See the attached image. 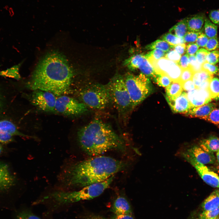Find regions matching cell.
<instances>
[{
	"label": "cell",
	"mask_w": 219,
	"mask_h": 219,
	"mask_svg": "<svg viewBox=\"0 0 219 219\" xmlns=\"http://www.w3.org/2000/svg\"><path fill=\"white\" fill-rule=\"evenodd\" d=\"M70 63L62 53L56 50L49 52L39 61L27 88L49 92L56 96L68 93L74 75Z\"/></svg>",
	"instance_id": "cell-1"
},
{
	"label": "cell",
	"mask_w": 219,
	"mask_h": 219,
	"mask_svg": "<svg viewBox=\"0 0 219 219\" xmlns=\"http://www.w3.org/2000/svg\"><path fill=\"white\" fill-rule=\"evenodd\" d=\"M125 165L122 161L110 157L94 156L66 168L62 173L61 180L68 187H84L108 179Z\"/></svg>",
	"instance_id": "cell-2"
},
{
	"label": "cell",
	"mask_w": 219,
	"mask_h": 219,
	"mask_svg": "<svg viewBox=\"0 0 219 219\" xmlns=\"http://www.w3.org/2000/svg\"><path fill=\"white\" fill-rule=\"evenodd\" d=\"M77 139L82 150L89 155H100L111 150L123 151V139L108 123L95 119L80 129Z\"/></svg>",
	"instance_id": "cell-3"
},
{
	"label": "cell",
	"mask_w": 219,
	"mask_h": 219,
	"mask_svg": "<svg viewBox=\"0 0 219 219\" xmlns=\"http://www.w3.org/2000/svg\"><path fill=\"white\" fill-rule=\"evenodd\" d=\"M114 178L113 176L103 182L85 186L78 191L54 192L45 196L42 200H51L55 204L61 206L80 200H91L102 194L109 187Z\"/></svg>",
	"instance_id": "cell-4"
},
{
	"label": "cell",
	"mask_w": 219,
	"mask_h": 219,
	"mask_svg": "<svg viewBox=\"0 0 219 219\" xmlns=\"http://www.w3.org/2000/svg\"><path fill=\"white\" fill-rule=\"evenodd\" d=\"M123 77L132 109L151 93L152 87L147 77L142 73L137 75L128 73Z\"/></svg>",
	"instance_id": "cell-5"
},
{
	"label": "cell",
	"mask_w": 219,
	"mask_h": 219,
	"mask_svg": "<svg viewBox=\"0 0 219 219\" xmlns=\"http://www.w3.org/2000/svg\"><path fill=\"white\" fill-rule=\"evenodd\" d=\"M79 96L82 102L88 108L94 109H104L112 103L106 85H89L80 91Z\"/></svg>",
	"instance_id": "cell-6"
},
{
	"label": "cell",
	"mask_w": 219,
	"mask_h": 219,
	"mask_svg": "<svg viewBox=\"0 0 219 219\" xmlns=\"http://www.w3.org/2000/svg\"><path fill=\"white\" fill-rule=\"evenodd\" d=\"M106 85L112 103L119 113H124L132 109L130 97L123 76L115 75Z\"/></svg>",
	"instance_id": "cell-7"
},
{
	"label": "cell",
	"mask_w": 219,
	"mask_h": 219,
	"mask_svg": "<svg viewBox=\"0 0 219 219\" xmlns=\"http://www.w3.org/2000/svg\"><path fill=\"white\" fill-rule=\"evenodd\" d=\"M56 112L67 116H76L87 111V107L82 102L64 95L57 98Z\"/></svg>",
	"instance_id": "cell-8"
},
{
	"label": "cell",
	"mask_w": 219,
	"mask_h": 219,
	"mask_svg": "<svg viewBox=\"0 0 219 219\" xmlns=\"http://www.w3.org/2000/svg\"><path fill=\"white\" fill-rule=\"evenodd\" d=\"M147 60L157 74L167 76L172 82H179L182 69L178 63L165 57L157 60Z\"/></svg>",
	"instance_id": "cell-9"
},
{
	"label": "cell",
	"mask_w": 219,
	"mask_h": 219,
	"mask_svg": "<svg viewBox=\"0 0 219 219\" xmlns=\"http://www.w3.org/2000/svg\"><path fill=\"white\" fill-rule=\"evenodd\" d=\"M57 98L53 93L46 91L33 90L30 96L32 104L42 111L50 112H56L55 106Z\"/></svg>",
	"instance_id": "cell-10"
},
{
	"label": "cell",
	"mask_w": 219,
	"mask_h": 219,
	"mask_svg": "<svg viewBox=\"0 0 219 219\" xmlns=\"http://www.w3.org/2000/svg\"><path fill=\"white\" fill-rule=\"evenodd\" d=\"M124 64L130 69H139L141 73L153 79L157 75L151 64L143 54H137L131 56L125 61Z\"/></svg>",
	"instance_id": "cell-11"
},
{
	"label": "cell",
	"mask_w": 219,
	"mask_h": 219,
	"mask_svg": "<svg viewBox=\"0 0 219 219\" xmlns=\"http://www.w3.org/2000/svg\"><path fill=\"white\" fill-rule=\"evenodd\" d=\"M182 156L186 160L193 159L203 165L214 164L216 161L214 153L205 151L200 146H194L187 149L183 153Z\"/></svg>",
	"instance_id": "cell-12"
},
{
	"label": "cell",
	"mask_w": 219,
	"mask_h": 219,
	"mask_svg": "<svg viewBox=\"0 0 219 219\" xmlns=\"http://www.w3.org/2000/svg\"><path fill=\"white\" fill-rule=\"evenodd\" d=\"M187 161L196 169L203 180L210 186L219 189V176L207 167L198 162L195 160L189 159Z\"/></svg>",
	"instance_id": "cell-13"
},
{
	"label": "cell",
	"mask_w": 219,
	"mask_h": 219,
	"mask_svg": "<svg viewBox=\"0 0 219 219\" xmlns=\"http://www.w3.org/2000/svg\"><path fill=\"white\" fill-rule=\"evenodd\" d=\"M186 93L192 108L206 104L212 99L208 89L196 88Z\"/></svg>",
	"instance_id": "cell-14"
},
{
	"label": "cell",
	"mask_w": 219,
	"mask_h": 219,
	"mask_svg": "<svg viewBox=\"0 0 219 219\" xmlns=\"http://www.w3.org/2000/svg\"><path fill=\"white\" fill-rule=\"evenodd\" d=\"M173 112L185 114L192 108L187 93L182 92L174 100H166Z\"/></svg>",
	"instance_id": "cell-15"
},
{
	"label": "cell",
	"mask_w": 219,
	"mask_h": 219,
	"mask_svg": "<svg viewBox=\"0 0 219 219\" xmlns=\"http://www.w3.org/2000/svg\"><path fill=\"white\" fill-rule=\"evenodd\" d=\"M15 179L5 163L0 162V191L7 190L14 185Z\"/></svg>",
	"instance_id": "cell-16"
},
{
	"label": "cell",
	"mask_w": 219,
	"mask_h": 219,
	"mask_svg": "<svg viewBox=\"0 0 219 219\" xmlns=\"http://www.w3.org/2000/svg\"><path fill=\"white\" fill-rule=\"evenodd\" d=\"M216 104L214 103H208L197 107L191 108L185 114L193 117L204 119L216 108Z\"/></svg>",
	"instance_id": "cell-17"
},
{
	"label": "cell",
	"mask_w": 219,
	"mask_h": 219,
	"mask_svg": "<svg viewBox=\"0 0 219 219\" xmlns=\"http://www.w3.org/2000/svg\"><path fill=\"white\" fill-rule=\"evenodd\" d=\"M204 15L198 14L186 18L188 30L194 32L201 31L205 19Z\"/></svg>",
	"instance_id": "cell-18"
},
{
	"label": "cell",
	"mask_w": 219,
	"mask_h": 219,
	"mask_svg": "<svg viewBox=\"0 0 219 219\" xmlns=\"http://www.w3.org/2000/svg\"><path fill=\"white\" fill-rule=\"evenodd\" d=\"M112 211L115 215L132 214L129 203L123 196H119L115 200L112 207Z\"/></svg>",
	"instance_id": "cell-19"
},
{
	"label": "cell",
	"mask_w": 219,
	"mask_h": 219,
	"mask_svg": "<svg viewBox=\"0 0 219 219\" xmlns=\"http://www.w3.org/2000/svg\"><path fill=\"white\" fill-rule=\"evenodd\" d=\"M201 207L203 210H212L219 207V189L214 190L204 200Z\"/></svg>",
	"instance_id": "cell-20"
},
{
	"label": "cell",
	"mask_w": 219,
	"mask_h": 219,
	"mask_svg": "<svg viewBox=\"0 0 219 219\" xmlns=\"http://www.w3.org/2000/svg\"><path fill=\"white\" fill-rule=\"evenodd\" d=\"M199 146L208 152L214 153L219 150V138L211 136L200 141Z\"/></svg>",
	"instance_id": "cell-21"
},
{
	"label": "cell",
	"mask_w": 219,
	"mask_h": 219,
	"mask_svg": "<svg viewBox=\"0 0 219 219\" xmlns=\"http://www.w3.org/2000/svg\"><path fill=\"white\" fill-rule=\"evenodd\" d=\"M0 131L10 134L12 136H18L24 137L34 138L21 132L13 122L7 120L0 121Z\"/></svg>",
	"instance_id": "cell-22"
},
{
	"label": "cell",
	"mask_w": 219,
	"mask_h": 219,
	"mask_svg": "<svg viewBox=\"0 0 219 219\" xmlns=\"http://www.w3.org/2000/svg\"><path fill=\"white\" fill-rule=\"evenodd\" d=\"M182 83L179 82H172L166 87V99L172 100L179 96L183 92Z\"/></svg>",
	"instance_id": "cell-23"
},
{
	"label": "cell",
	"mask_w": 219,
	"mask_h": 219,
	"mask_svg": "<svg viewBox=\"0 0 219 219\" xmlns=\"http://www.w3.org/2000/svg\"><path fill=\"white\" fill-rule=\"evenodd\" d=\"M188 30L185 18L172 27L169 30V32L178 37L183 38Z\"/></svg>",
	"instance_id": "cell-24"
},
{
	"label": "cell",
	"mask_w": 219,
	"mask_h": 219,
	"mask_svg": "<svg viewBox=\"0 0 219 219\" xmlns=\"http://www.w3.org/2000/svg\"><path fill=\"white\" fill-rule=\"evenodd\" d=\"M213 78V75L205 71L201 70L194 73L192 80L196 88H197L201 84L206 81L210 80Z\"/></svg>",
	"instance_id": "cell-25"
},
{
	"label": "cell",
	"mask_w": 219,
	"mask_h": 219,
	"mask_svg": "<svg viewBox=\"0 0 219 219\" xmlns=\"http://www.w3.org/2000/svg\"><path fill=\"white\" fill-rule=\"evenodd\" d=\"M146 47L147 49L148 50L158 49L165 52H167L172 48H173V46L171 45L164 40H158L148 45Z\"/></svg>",
	"instance_id": "cell-26"
},
{
	"label": "cell",
	"mask_w": 219,
	"mask_h": 219,
	"mask_svg": "<svg viewBox=\"0 0 219 219\" xmlns=\"http://www.w3.org/2000/svg\"><path fill=\"white\" fill-rule=\"evenodd\" d=\"M205 34L209 38L217 37V26L205 18L204 23Z\"/></svg>",
	"instance_id": "cell-27"
},
{
	"label": "cell",
	"mask_w": 219,
	"mask_h": 219,
	"mask_svg": "<svg viewBox=\"0 0 219 219\" xmlns=\"http://www.w3.org/2000/svg\"><path fill=\"white\" fill-rule=\"evenodd\" d=\"M208 89L212 99H219V79L216 77L212 78Z\"/></svg>",
	"instance_id": "cell-28"
},
{
	"label": "cell",
	"mask_w": 219,
	"mask_h": 219,
	"mask_svg": "<svg viewBox=\"0 0 219 219\" xmlns=\"http://www.w3.org/2000/svg\"><path fill=\"white\" fill-rule=\"evenodd\" d=\"M162 39L173 46L185 43L183 38L178 37L170 33H167L163 35Z\"/></svg>",
	"instance_id": "cell-29"
},
{
	"label": "cell",
	"mask_w": 219,
	"mask_h": 219,
	"mask_svg": "<svg viewBox=\"0 0 219 219\" xmlns=\"http://www.w3.org/2000/svg\"><path fill=\"white\" fill-rule=\"evenodd\" d=\"M154 80L158 85L164 87H167L172 82L168 76L165 75L157 74Z\"/></svg>",
	"instance_id": "cell-30"
},
{
	"label": "cell",
	"mask_w": 219,
	"mask_h": 219,
	"mask_svg": "<svg viewBox=\"0 0 219 219\" xmlns=\"http://www.w3.org/2000/svg\"><path fill=\"white\" fill-rule=\"evenodd\" d=\"M204 120L214 124L219 128V107L213 109Z\"/></svg>",
	"instance_id": "cell-31"
},
{
	"label": "cell",
	"mask_w": 219,
	"mask_h": 219,
	"mask_svg": "<svg viewBox=\"0 0 219 219\" xmlns=\"http://www.w3.org/2000/svg\"><path fill=\"white\" fill-rule=\"evenodd\" d=\"M165 52L158 49H155L144 55L147 59L158 60L165 56Z\"/></svg>",
	"instance_id": "cell-32"
},
{
	"label": "cell",
	"mask_w": 219,
	"mask_h": 219,
	"mask_svg": "<svg viewBox=\"0 0 219 219\" xmlns=\"http://www.w3.org/2000/svg\"><path fill=\"white\" fill-rule=\"evenodd\" d=\"M219 215V207L214 210H204L200 214L199 219H211Z\"/></svg>",
	"instance_id": "cell-33"
},
{
	"label": "cell",
	"mask_w": 219,
	"mask_h": 219,
	"mask_svg": "<svg viewBox=\"0 0 219 219\" xmlns=\"http://www.w3.org/2000/svg\"><path fill=\"white\" fill-rule=\"evenodd\" d=\"M206 61L215 65L219 62V50H216L209 51L206 57Z\"/></svg>",
	"instance_id": "cell-34"
},
{
	"label": "cell",
	"mask_w": 219,
	"mask_h": 219,
	"mask_svg": "<svg viewBox=\"0 0 219 219\" xmlns=\"http://www.w3.org/2000/svg\"><path fill=\"white\" fill-rule=\"evenodd\" d=\"M209 51L216 50L219 48V41L217 37L209 38L204 47Z\"/></svg>",
	"instance_id": "cell-35"
},
{
	"label": "cell",
	"mask_w": 219,
	"mask_h": 219,
	"mask_svg": "<svg viewBox=\"0 0 219 219\" xmlns=\"http://www.w3.org/2000/svg\"><path fill=\"white\" fill-rule=\"evenodd\" d=\"M218 68L217 66L212 64L207 61L201 64V70L205 71L213 75L217 73Z\"/></svg>",
	"instance_id": "cell-36"
},
{
	"label": "cell",
	"mask_w": 219,
	"mask_h": 219,
	"mask_svg": "<svg viewBox=\"0 0 219 219\" xmlns=\"http://www.w3.org/2000/svg\"><path fill=\"white\" fill-rule=\"evenodd\" d=\"M209 51L204 48L198 49L196 54L195 56L198 62L202 64L206 61V57Z\"/></svg>",
	"instance_id": "cell-37"
},
{
	"label": "cell",
	"mask_w": 219,
	"mask_h": 219,
	"mask_svg": "<svg viewBox=\"0 0 219 219\" xmlns=\"http://www.w3.org/2000/svg\"><path fill=\"white\" fill-rule=\"evenodd\" d=\"M189 68L195 72L201 70V64L199 63L194 55L189 56Z\"/></svg>",
	"instance_id": "cell-38"
},
{
	"label": "cell",
	"mask_w": 219,
	"mask_h": 219,
	"mask_svg": "<svg viewBox=\"0 0 219 219\" xmlns=\"http://www.w3.org/2000/svg\"><path fill=\"white\" fill-rule=\"evenodd\" d=\"M194 73V72L190 68L182 70L179 82L182 83L189 80L192 79Z\"/></svg>",
	"instance_id": "cell-39"
},
{
	"label": "cell",
	"mask_w": 219,
	"mask_h": 219,
	"mask_svg": "<svg viewBox=\"0 0 219 219\" xmlns=\"http://www.w3.org/2000/svg\"><path fill=\"white\" fill-rule=\"evenodd\" d=\"M17 219H41L29 210H25L19 213Z\"/></svg>",
	"instance_id": "cell-40"
},
{
	"label": "cell",
	"mask_w": 219,
	"mask_h": 219,
	"mask_svg": "<svg viewBox=\"0 0 219 219\" xmlns=\"http://www.w3.org/2000/svg\"><path fill=\"white\" fill-rule=\"evenodd\" d=\"M165 57L167 59L178 63L181 57V55L174 50L171 49L166 53Z\"/></svg>",
	"instance_id": "cell-41"
},
{
	"label": "cell",
	"mask_w": 219,
	"mask_h": 219,
	"mask_svg": "<svg viewBox=\"0 0 219 219\" xmlns=\"http://www.w3.org/2000/svg\"><path fill=\"white\" fill-rule=\"evenodd\" d=\"M200 33V32L187 31L183 37L185 42L190 43L194 42L196 41Z\"/></svg>",
	"instance_id": "cell-42"
},
{
	"label": "cell",
	"mask_w": 219,
	"mask_h": 219,
	"mask_svg": "<svg viewBox=\"0 0 219 219\" xmlns=\"http://www.w3.org/2000/svg\"><path fill=\"white\" fill-rule=\"evenodd\" d=\"M209 39L205 33L200 32L196 42L199 47H204Z\"/></svg>",
	"instance_id": "cell-43"
},
{
	"label": "cell",
	"mask_w": 219,
	"mask_h": 219,
	"mask_svg": "<svg viewBox=\"0 0 219 219\" xmlns=\"http://www.w3.org/2000/svg\"><path fill=\"white\" fill-rule=\"evenodd\" d=\"M178 64L182 70L189 68V56L187 54L182 56Z\"/></svg>",
	"instance_id": "cell-44"
},
{
	"label": "cell",
	"mask_w": 219,
	"mask_h": 219,
	"mask_svg": "<svg viewBox=\"0 0 219 219\" xmlns=\"http://www.w3.org/2000/svg\"><path fill=\"white\" fill-rule=\"evenodd\" d=\"M199 47L196 43H189L186 46V54L189 56L194 55L198 50Z\"/></svg>",
	"instance_id": "cell-45"
},
{
	"label": "cell",
	"mask_w": 219,
	"mask_h": 219,
	"mask_svg": "<svg viewBox=\"0 0 219 219\" xmlns=\"http://www.w3.org/2000/svg\"><path fill=\"white\" fill-rule=\"evenodd\" d=\"M13 136L8 133L0 131V143L7 144L12 142Z\"/></svg>",
	"instance_id": "cell-46"
},
{
	"label": "cell",
	"mask_w": 219,
	"mask_h": 219,
	"mask_svg": "<svg viewBox=\"0 0 219 219\" xmlns=\"http://www.w3.org/2000/svg\"><path fill=\"white\" fill-rule=\"evenodd\" d=\"M209 16L213 23L219 25V10L211 11L209 14Z\"/></svg>",
	"instance_id": "cell-47"
},
{
	"label": "cell",
	"mask_w": 219,
	"mask_h": 219,
	"mask_svg": "<svg viewBox=\"0 0 219 219\" xmlns=\"http://www.w3.org/2000/svg\"><path fill=\"white\" fill-rule=\"evenodd\" d=\"M183 90L189 92L196 88L192 79H190L182 83Z\"/></svg>",
	"instance_id": "cell-48"
},
{
	"label": "cell",
	"mask_w": 219,
	"mask_h": 219,
	"mask_svg": "<svg viewBox=\"0 0 219 219\" xmlns=\"http://www.w3.org/2000/svg\"><path fill=\"white\" fill-rule=\"evenodd\" d=\"M186 45L185 43L180 44L173 46V48L181 55L183 54L186 51Z\"/></svg>",
	"instance_id": "cell-49"
},
{
	"label": "cell",
	"mask_w": 219,
	"mask_h": 219,
	"mask_svg": "<svg viewBox=\"0 0 219 219\" xmlns=\"http://www.w3.org/2000/svg\"><path fill=\"white\" fill-rule=\"evenodd\" d=\"M111 219H134L132 214L115 215Z\"/></svg>",
	"instance_id": "cell-50"
},
{
	"label": "cell",
	"mask_w": 219,
	"mask_h": 219,
	"mask_svg": "<svg viewBox=\"0 0 219 219\" xmlns=\"http://www.w3.org/2000/svg\"><path fill=\"white\" fill-rule=\"evenodd\" d=\"M83 219H107L100 215L94 214H88L83 217Z\"/></svg>",
	"instance_id": "cell-51"
},
{
	"label": "cell",
	"mask_w": 219,
	"mask_h": 219,
	"mask_svg": "<svg viewBox=\"0 0 219 219\" xmlns=\"http://www.w3.org/2000/svg\"><path fill=\"white\" fill-rule=\"evenodd\" d=\"M216 159L218 163H219V150L216 152Z\"/></svg>",
	"instance_id": "cell-52"
},
{
	"label": "cell",
	"mask_w": 219,
	"mask_h": 219,
	"mask_svg": "<svg viewBox=\"0 0 219 219\" xmlns=\"http://www.w3.org/2000/svg\"><path fill=\"white\" fill-rule=\"evenodd\" d=\"M3 148L2 145L0 144V155L2 154L3 151Z\"/></svg>",
	"instance_id": "cell-53"
},
{
	"label": "cell",
	"mask_w": 219,
	"mask_h": 219,
	"mask_svg": "<svg viewBox=\"0 0 219 219\" xmlns=\"http://www.w3.org/2000/svg\"><path fill=\"white\" fill-rule=\"evenodd\" d=\"M2 106V100H1V97L0 96V109H1Z\"/></svg>",
	"instance_id": "cell-54"
},
{
	"label": "cell",
	"mask_w": 219,
	"mask_h": 219,
	"mask_svg": "<svg viewBox=\"0 0 219 219\" xmlns=\"http://www.w3.org/2000/svg\"><path fill=\"white\" fill-rule=\"evenodd\" d=\"M211 219H219V216H218L216 217H215V218H213Z\"/></svg>",
	"instance_id": "cell-55"
},
{
	"label": "cell",
	"mask_w": 219,
	"mask_h": 219,
	"mask_svg": "<svg viewBox=\"0 0 219 219\" xmlns=\"http://www.w3.org/2000/svg\"><path fill=\"white\" fill-rule=\"evenodd\" d=\"M217 168L219 170V163H218L217 165Z\"/></svg>",
	"instance_id": "cell-56"
},
{
	"label": "cell",
	"mask_w": 219,
	"mask_h": 219,
	"mask_svg": "<svg viewBox=\"0 0 219 219\" xmlns=\"http://www.w3.org/2000/svg\"><path fill=\"white\" fill-rule=\"evenodd\" d=\"M217 75L219 77V68H218V71L217 73Z\"/></svg>",
	"instance_id": "cell-57"
},
{
	"label": "cell",
	"mask_w": 219,
	"mask_h": 219,
	"mask_svg": "<svg viewBox=\"0 0 219 219\" xmlns=\"http://www.w3.org/2000/svg\"><path fill=\"white\" fill-rule=\"evenodd\" d=\"M199 219V218H195V219Z\"/></svg>",
	"instance_id": "cell-58"
}]
</instances>
